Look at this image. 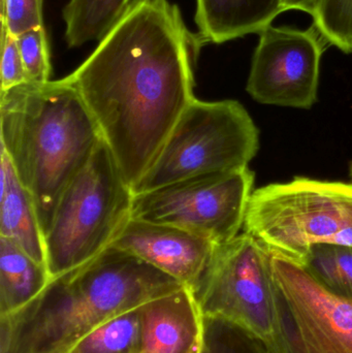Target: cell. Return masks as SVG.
I'll return each mask as SVG.
<instances>
[{
	"label": "cell",
	"instance_id": "6da1fadb",
	"mask_svg": "<svg viewBox=\"0 0 352 353\" xmlns=\"http://www.w3.org/2000/svg\"><path fill=\"white\" fill-rule=\"evenodd\" d=\"M206 43L169 0H132L89 57L65 77L92 115L130 188L196 99Z\"/></svg>",
	"mask_w": 352,
	"mask_h": 353
},
{
	"label": "cell",
	"instance_id": "7a4b0ae2",
	"mask_svg": "<svg viewBox=\"0 0 352 353\" xmlns=\"http://www.w3.org/2000/svg\"><path fill=\"white\" fill-rule=\"evenodd\" d=\"M182 286L140 257L110 246L51 279L26 306L0 316V353H70L114 317Z\"/></svg>",
	"mask_w": 352,
	"mask_h": 353
},
{
	"label": "cell",
	"instance_id": "3957f363",
	"mask_svg": "<svg viewBox=\"0 0 352 353\" xmlns=\"http://www.w3.org/2000/svg\"><path fill=\"white\" fill-rule=\"evenodd\" d=\"M0 138L32 197L45 238L62 192L101 142L99 128L63 78L0 91Z\"/></svg>",
	"mask_w": 352,
	"mask_h": 353
},
{
	"label": "cell",
	"instance_id": "277c9868",
	"mask_svg": "<svg viewBox=\"0 0 352 353\" xmlns=\"http://www.w3.org/2000/svg\"><path fill=\"white\" fill-rule=\"evenodd\" d=\"M270 251L250 234L216 245L192 288L203 316L241 330L262 353H291Z\"/></svg>",
	"mask_w": 352,
	"mask_h": 353
},
{
	"label": "cell",
	"instance_id": "5b68a950",
	"mask_svg": "<svg viewBox=\"0 0 352 353\" xmlns=\"http://www.w3.org/2000/svg\"><path fill=\"white\" fill-rule=\"evenodd\" d=\"M134 192L103 139L62 192L45 236L51 279L109 248L132 219Z\"/></svg>",
	"mask_w": 352,
	"mask_h": 353
},
{
	"label": "cell",
	"instance_id": "8992f818",
	"mask_svg": "<svg viewBox=\"0 0 352 353\" xmlns=\"http://www.w3.org/2000/svg\"><path fill=\"white\" fill-rule=\"evenodd\" d=\"M243 228L300 265L315 245L352 247V184L297 176L266 185L252 193Z\"/></svg>",
	"mask_w": 352,
	"mask_h": 353
},
{
	"label": "cell",
	"instance_id": "52a82bcc",
	"mask_svg": "<svg viewBox=\"0 0 352 353\" xmlns=\"http://www.w3.org/2000/svg\"><path fill=\"white\" fill-rule=\"evenodd\" d=\"M258 136L251 116L239 101L196 99L132 192L140 194L192 176L247 168L258 153Z\"/></svg>",
	"mask_w": 352,
	"mask_h": 353
},
{
	"label": "cell",
	"instance_id": "ba28073f",
	"mask_svg": "<svg viewBox=\"0 0 352 353\" xmlns=\"http://www.w3.org/2000/svg\"><path fill=\"white\" fill-rule=\"evenodd\" d=\"M253 185L249 167L192 176L134 194L132 218L175 226L213 244H225L243 228Z\"/></svg>",
	"mask_w": 352,
	"mask_h": 353
},
{
	"label": "cell",
	"instance_id": "9c48e42d",
	"mask_svg": "<svg viewBox=\"0 0 352 353\" xmlns=\"http://www.w3.org/2000/svg\"><path fill=\"white\" fill-rule=\"evenodd\" d=\"M326 43L314 25L307 30L266 27L260 32L246 90L264 105L310 109L318 101Z\"/></svg>",
	"mask_w": 352,
	"mask_h": 353
},
{
	"label": "cell",
	"instance_id": "30bf717a",
	"mask_svg": "<svg viewBox=\"0 0 352 353\" xmlns=\"http://www.w3.org/2000/svg\"><path fill=\"white\" fill-rule=\"evenodd\" d=\"M271 263L291 353H352V299L331 292L296 261L272 254Z\"/></svg>",
	"mask_w": 352,
	"mask_h": 353
},
{
	"label": "cell",
	"instance_id": "8fae6325",
	"mask_svg": "<svg viewBox=\"0 0 352 353\" xmlns=\"http://www.w3.org/2000/svg\"><path fill=\"white\" fill-rule=\"evenodd\" d=\"M111 246L132 253L192 290L216 245L175 226L132 218Z\"/></svg>",
	"mask_w": 352,
	"mask_h": 353
},
{
	"label": "cell",
	"instance_id": "7c38bea8",
	"mask_svg": "<svg viewBox=\"0 0 352 353\" xmlns=\"http://www.w3.org/2000/svg\"><path fill=\"white\" fill-rule=\"evenodd\" d=\"M140 321L138 353H190L202 339L203 315L186 286L143 305Z\"/></svg>",
	"mask_w": 352,
	"mask_h": 353
},
{
	"label": "cell",
	"instance_id": "4fadbf2b",
	"mask_svg": "<svg viewBox=\"0 0 352 353\" xmlns=\"http://www.w3.org/2000/svg\"><path fill=\"white\" fill-rule=\"evenodd\" d=\"M284 12L282 0H196L194 22L205 43L260 33Z\"/></svg>",
	"mask_w": 352,
	"mask_h": 353
},
{
	"label": "cell",
	"instance_id": "5bb4252c",
	"mask_svg": "<svg viewBox=\"0 0 352 353\" xmlns=\"http://www.w3.org/2000/svg\"><path fill=\"white\" fill-rule=\"evenodd\" d=\"M0 184V236L10 239L35 261L45 265V238L34 203L3 149Z\"/></svg>",
	"mask_w": 352,
	"mask_h": 353
},
{
	"label": "cell",
	"instance_id": "9a60e30c",
	"mask_svg": "<svg viewBox=\"0 0 352 353\" xmlns=\"http://www.w3.org/2000/svg\"><path fill=\"white\" fill-rule=\"evenodd\" d=\"M51 281L47 267L10 239L0 236V316L34 300Z\"/></svg>",
	"mask_w": 352,
	"mask_h": 353
},
{
	"label": "cell",
	"instance_id": "2e32d148",
	"mask_svg": "<svg viewBox=\"0 0 352 353\" xmlns=\"http://www.w3.org/2000/svg\"><path fill=\"white\" fill-rule=\"evenodd\" d=\"M132 0H70L62 17L70 48L101 41Z\"/></svg>",
	"mask_w": 352,
	"mask_h": 353
},
{
	"label": "cell",
	"instance_id": "e0dca14e",
	"mask_svg": "<svg viewBox=\"0 0 352 353\" xmlns=\"http://www.w3.org/2000/svg\"><path fill=\"white\" fill-rule=\"evenodd\" d=\"M302 265L331 292L352 299V247L315 245Z\"/></svg>",
	"mask_w": 352,
	"mask_h": 353
},
{
	"label": "cell",
	"instance_id": "ac0fdd59",
	"mask_svg": "<svg viewBox=\"0 0 352 353\" xmlns=\"http://www.w3.org/2000/svg\"><path fill=\"white\" fill-rule=\"evenodd\" d=\"M140 308L114 317L81 340L70 353H138Z\"/></svg>",
	"mask_w": 352,
	"mask_h": 353
},
{
	"label": "cell",
	"instance_id": "d6986e66",
	"mask_svg": "<svg viewBox=\"0 0 352 353\" xmlns=\"http://www.w3.org/2000/svg\"><path fill=\"white\" fill-rule=\"evenodd\" d=\"M313 20L329 45L352 54V0H322Z\"/></svg>",
	"mask_w": 352,
	"mask_h": 353
},
{
	"label": "cell",
	"instance_id": "ffe728a7",
	"mask_svg": "<svg viewBox=\"0 0 352 353\" xmlns=\"http://www.w3.org/2000/svg\"><path fill=\"white\" fill-rule=\"evenodd\" d=\"M200 353H262L241 330L220 319L203 316Z\"/></svg>",
	"mask_w": 352,
	"mask_h": 353
},
{
	"label": "cell",
	"instance_id": "44dd1931",
	"mask_svg": "<svg viewBox=\"0 0 352 353\" xmlns=\"http://www.w3.org/2000/svg\"><path fill=\"white\" fill-rule=\"evenodd\" d=\"M16 37L28 83L51 81V56L45 27L31 29Z\"/></svg>",
	"mask_w": 352,
	"mask_h": 353
},
{
	"label": "cell",
	"instance_id": "7402d4cb",
	"mask_svg": "<svg viewBox=\"0 0 352 353\" xmlns=\"http://www.w3.org/2000/svg\"><path fill=\"white\" fill-rule=\"evenodd\" d=\"M43 0H1V25L12 35L43 26Z\"/></svg>",
	"mask_w": 352,
	"mask_h": 353
},
{
	"label": "cell",
	"instance_id": "603a6c76",
	"mask_svg": "<svg viewBox=\"0 0 352 353\" xmlns=\"http://www.w3.org/2000/svg\"><path fill=\"white\" fill-rule=\"evenodd\" d=\"M1 87L0 91L10 90L28 83L17 37L1 25Z\"/></svg>",
	"mask_w": 352,
	"mask_h": 353
},
{
	"label": "cell",
	"instance_id": "cb8c5ba5",
	"mask_svg": "<svg viewBox=\"0 0 352 353\" xmlns=\"http://www.w3.org/2000/svg\"><path fill=\"white\" fill-rule=\"evenodd\" d=\"M320 3L322 0H282V8L284 12L289 10H302L314 19L318 16Z\"/></svg>",
	"mask_w": 352,
	"mask_h": 353
},
{
	"label": "cell",
	"instance_id": "d4e9b609",
	"mask_svg": "<svg viewBox=\"0 0 352 353\" xmlns=\"http://www.w3.org/2000/svg\"><path fill=\"white\" fill-rule=\"evenodd\" d=\"M200 346H202V339L198 342V344H196L194 348H192L191 352L190 353H200Z\"/></svg>",
	"mask_w": 352,
	"mask_h": 353
},
{
	"label": "cell",
	"instance_id": "484cf974",
	"mask_svg": "<svg viewBox=\"0 0 352 353\" xmlns=\"http://www.w3.org/2000/svg\"><path fill=\"white\" fill-rule=\"evenodd\" d=\"M349 174H351V176L352 179V163H351V167H349Z\"/></svg>",
	"mask_w": 352,
	"mask_h": 353
}]
</instances>
